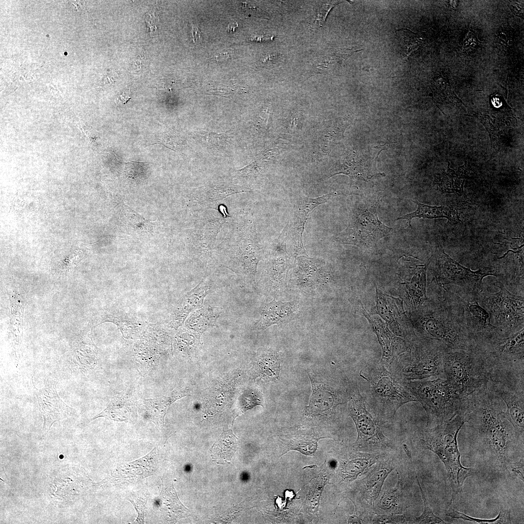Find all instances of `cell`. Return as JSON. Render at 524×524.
Returning <instances> with one entry per match:
<instances>
[{
    "label": "cell",
    "mask_w": 524,
    "mask_h": 524,
    "mask_svg": "<svg viewBox=\"0 0 524 524\" xmlns=\"http://www.w3.org/2000/svg\"><path fill=\"white\" fill-rule=\"evenodd\" d=\"M386 453H360L358 456L346 463L341 470L343 479L351 482L359 476L365 474L371 468L382 458Z\"/></svg>",
    "instance_id": "83f0119b"
},
{
    "label": "cell",
    "mask_w": 524,
    "mask_h": 524,
    "mask_svg": "<svg viewBox=\"0 0 524 524\" xmlns=\"http://www.w3.org/2000/svg\"><path fill=\"white\" fill-rule=\"evenodd\" d=\"M32 381L39 410L44 419L43 431L46 433L54 423L73 415L75 410L61 398L52 379L47 378L44 386L40 389L34 385L33 377Z\"/></svg>",
    "instance_id": "e0dca14e"
},
{
    "label": "cell",
    "mask_w": 524,
    "mask_h": 524,
    "mask_svg": "<svg viewBox=\"0 0 524 524\" xmlns=\"http://www.w3.org/2000/svg\"><path fill=\"white\" fill-rule=\"evenodd\" d=\"M131 98L130 90H126L118 96L116 99L115 102L118 105H123L127 103Z\"/></svg>",
    "instance_id": "c3c4849f"
},
{
    "label": "cell",
    "mask_w": 524,
    "mask_h": 524,
    "mask_svg": "<svg viewBox=\"0 0 524 524\" xmlns=\"http://www.w3.org/2000/svg\"><path fill=\"white\" fill-rule=\"evenodd\" d=\"M237 442L231 430L224 432L210 450L213 460L217 463H229L236 450Z\"/></svg>",
    "instance_id": "d6a6232c"
},
{
    "label": "cell",
    "mask_w": 524,
    "mask_h": 524,
    "mask_svg": "<svg viewBox=\"0 0 524 524\" xmlns=\"http://www.w3.org/2000/svg\"><path fill=\"white\" fill-rule=\"evenodd\" d=\"M238 27V24L236 21H232L228 24L227 28V31L228 33H232L234 32L235 29Z\"/></svg>",
    "instance_id": "f907efd6"
},
{
    "label": "cell",
    "mask_w": 524,
    "mask_h": 524,
    "mask_svg": "<svg viewBox=\"0 0 524 524\" xmlns=\"http://www.w3.org/2000/svg\"><path fill=\"white\" fill-rule=\"evenodd\" d=\"M464 174L462 171H454L449 169L438 179V183L441 190L447 193H457L461 194L463 190Z\"/></svg>",
    "instance_id": "74e56055"
},
{
    "label": "cell",
    "mask_w": 524,
    "mask_h": 524,
    "mask_svg": "<svg viewBox=\"0 0 524 524\" xmlns=\"http://www.w3.org/2000/svg\"><path fill=\"white\" fill-rule=\"evenodd\" d=\"M386 456L375 464L361 481L360 494L366 508L373 507L385 479L396 467L395 459Z\"/></svg>",
    "instance_id": "44dd1931"
},
{
    "label": "cell",
    "mask_w": 524,
    "mask_h": 524,
    "mask_svg": "<svg viewBox=\"0 0 524 524\" xmlns=\"http://www.w3.org/2000/svg\"><path fill=\"white\" fill-rule=\"evenodd\" d=\"M312 393L306 412L313 414H331L337 407L348 401L349 397L343 392L324 383L316 381L309 374Z\"/></svg>",
    "instance_id": "ffe728a7"
},
{
    "label": "cell",
    "mask_w": 524,
    "mask_h": 524,
    "mask_svg": "<svg viewBox=\"0 0 524 524\" xmlns=\"http://www.w3.org/2000/svg\"><path fill=\"white\" fill-rule=\"evenodd\" d=\"M465 423L464 415L459 414L446 423L426 426L416 434L418 444L436 454L443 463L452 490L451 502L461 492L465 479L475 473L474 469L464 467L460 462L457 438Z\"/></svg>",
    "instance_id": "3957f363"
},
{
    "label": "cell",
    "mask_w": 524,
    "mask_h": 524,
    "mask_svg": "<svg viewBox=\"0 0 524 524\" xmlns=\"http://www.w3.org/2000/svg\"><path fill=\"white\" fill-rule=\"evenodd\" d=\"M230 57V54L228 52H222L216 55V58L218 61H223L228 60Z\"/></svg>",
    "instance_id": "681fc988"
},
{
    "label": "cell",
    "mask_w": 524,
    "mask_h": 524,
    "mask_svg": "<svg viewBox=\"0 0 524 524\" xmlns=\"http://www.w3.org/2000/svg\"><path fill=\"white\" fill-rule=\"evenodd\" d=\"M192 35L193 42L195 43H200L202 40V36L198 27L195 25H192Z\"/></svg>",
    "instance_id": "7dc6e473"
},
{
    "label": "cell",
    "mask_w": 524,
    "mask_h": 524,
    "mask_svg": "<svg viewBox=\"0 0 524 524\" xmlns=\"http://www.w3.org/2000/svg\"><path fill=\"white\" fill-rule=\"evenodd\" d=\"M349 523L361 524L362 522L358 517L354 516L350 518Z\"/></svg>",
    "instance_id": "816d5d0a"
},
{
    "label": "cell",
    "mask_w": 524,
    "mask_h": 524,
    "mask_svg": "<svg viewBox=\"0 0 524 524\" xmlns=\"http://www.w3.org/2000/svg\"><path fill=\"white\" fill-rule=\"evenodd\" d=\"M372 524H407L409 523L405 514H375L372 517Z\"/></svg>",
    "instance_id": "b9f144b4"
},
{
    "label": "cell",
    "mask_w": 524,
    "mask_h": 524,
    "mask_svg": "<svg viewBox=\"0 0 524 524\" xmlns=\"http://www.w3.org/2000/svg\"><path fill=\"white\" fill-rule=\"evenodd\" d=\"M446 516L449 517L461 519L465 521H469L473 524H511L510 518V511L509 509L503 508L501 509L498 516L493 519H481L474 518L455 509L451 506H450L448 509L446 511Z\"/></svg>",
    "instance_id": "8d00e7d4"
},
{
    "label": "cell",
    "mask_w": 524,
    "mask_h": 524,
    "mask_svg": "<svg viewBox=\"0 0 524 524\" xmlns=\"http://www.w3.org/2000/svg\"><path fill=\"white\" fill-rule=\"evenodd\" d=\"M376 311L397 335H400L398 319L403 312L402 303L398 298L383 294L376 288Z\"/></svg>",
    "instance_id": "484cf974"
},
{
    "label": "cell",
    "mask_w": 524,
    "mask_h": 524,
    "mask_svg": "<svg viewBox=\"0 0 524 524\" xmlns=\"http://www.w3.org/2000/svg\"><path fill=\"white\" fill-rule=\"evenodd\" d=\"M365 382L368 406L379 422L393 423L403 405L416 398L380 362L370 364L360 372Z\"/></svg>",
    "instance_id": "277c9868"
},
{
    "label": "cell",
    "mask_w": 524,
    "mask_h": 524,
    "mask_svg": "<svg viewBox=\"0 0 524 524\" xmlns=\"http://www.w3.org/2000/svg\"><path fill=\"white\" fill-rule=\"evenodd\" d=\"M524 464L523 457L517 461L510 460L506 464L505 471H507L512 477L518 478L524 482Z\"/></svg>",
    "instance_id": "ee69618b"
},
{
    "label": "cell",
    "mask_w": 524,
    "mask_h": 524,
    "mask_svg": "<svg viewBox=\"0 0 524 524\" xmlns=\"http://www.w3.org/2000/svg\"><path fill=\"white\" fill-rule=\"evenodd\" d=\"M255 372L263 378L275 380L279 379L280 357L276 351L267 350L259 355L255 364Z\"/></svg>",
    "instance_id": "836d02e7"
},
{
    "label": "cell",
    "mask_w": 524,
    "mask_h": 524,
    "mask_svg": "<svg viewBox=\"0 0 524 524\" xmlns=\"http://www.w3.org/2000/svg\"><path fill=\"white\" fill-rule=\"evenodd\" d=\"M261 169V165L257 161H254L243 168L238 170L237 173L240 176L250 177L259 173Z\"/></svg>",
    "instance_id": "f6af8a7d"
},
{
    "label": "cell",
    "mask_w": 524,
    "mask_h": 524,
    "mask_svg": "<svg viewBox=\"0 0 524 524\" xmlns=\"http://www.w3.org/2000/svg\"><path fill=\"white\" fill-rule=\"evenodd\" d=\"M418 484L419 487L420 491L421 492L422 497L424 501V509L422 514L418 517L415 518V519L411 521V523L413 524H447L441 518L437 516L433 512L432 509L429 507L427 502L426 501V496L424 492L421 487L420 484V482L418 478L416 475Z\"/></svg>",
    "instance_id": "f35d334b"
},
{
    "label": "cell",
    "mask_w": 524,
    "mask_h": 524,
    "mask_svg": "<svg viewBox=\"0 0 524 524\" xmlns=\"http://www.w3.org/2000/svg\"><path fill=\"white\" fill-rule=\"evenodd\" d=\"M344 174L357 179L367 181L375 175L371 171L370 164L366 159H354L345 161L331 175Z\"/></svg>",
    "instance_id": "e575fe53"
},
{
    "label": "cell",
    "mask_w": 524,
    "mask_h": 524,
    "mask_svg": "<svg viewBox=\"0 0 524 524\" xmlns=\"http://www.w3.org/2000/svg\"><path fill=\"white\" fill-rule=\"evenodd\" d=\"M427 266H419L408 285L409 295L415 306L422 305L425 301L426 296V272Z\"/></svg>",
    "instance_id": "d590c367"
},
{
    "label": "cell",
    "mask_w": 524,
    "mask_h": 524,
    "mask_svg": "<svg viewBox=\"0 0 524 524\" xmlns=\"http://www.w3.org/2000/svg\"><path fill=\"white\" fill-rule=\"evenodd\" d=\"M446 349L437 343L417 337L409 348L398 356L388 369L400 381L431 377L445 378L444 357Z\"/></svg>",
    "instance_id": "ba28073f"
},
{
    "label": "cell",
    "mask_w": 524,
    "mask_h": 524,
    "mask_svg": "<svg viewBox=\"0 0 524 524\" xmlns=\"http://www.w3.org/2000/svg\"><path fill=\"white\" fill-rule=\"evenodd\" d=\"M232 227V241H224L216 249L221 264L245 281L252 282L262 259L255 225L252 217H240Z\"/></svg>",
    "instance_id": "5b68a950"
},
{
    "label": "cell",
    "mask_w": 524,
    "mask_h": 524,
    "mask_svg": "<svg viewBox=\"0 0 524 524\" xmlns=\"http://www.w3.org/2000/svg\"><path fill=\"white\" fill-rule=\"evenodd\" d=\"M125 216L130 226L133 228H138L141 229H142V225L146 227H150L151 222L147 220L127 205H125Z\"/></svg>",
    "instance_id": "7bdbcfd3"
},
{
    "label": "cell",
    "mask_w": 524,
    "mask_h": 524,
    "mask_svg": "<svg viewBox=\"0 0 524 524\" xmlns=\"http://www.w3.org/2000/svg\"><path fill=\"white\" fill-rule=\"evenodd\" d=\"M461 291L456 294L465 328L475 345H479L498 336L504 335L491 324L489 313L479 303V293H467L462 290Z\"/></svg>",
    "instance_id": "9a60e30c"
},
{
    "label": "cell",
    "mask_w": 524,
    "mask_h": 524,
    "mask_svg": "<svg viewBox=\"0 0 524 524\" xmlns=\"http://www.w3.org/2000/svg\"><path fill=\"white\" fill-rule=\"evenodd\" d=\"M161 491L155 498V504L167 521H174L185 516L186 508L179 501L171 480L163 478Z\"/></svg>",
    "instance_id": "cb8c5ba5"
},
{
    "label": "cell",
    "mask_w": 524,
    "mask_h": 524,
    "mask_svg": "<svg viewBox=\"0 0 524 524\" xmlns=\"http://www.w3.org/2000/svg\"><path fill=\"white\" fill-rule=\"evenodd\" d=\"M396 485L385 491L377 504V508L385 514H401L406 508L404 482L398 474Z\"/></svg>",
    "instance_id": "f546056e"
},
{
    "label": "cell",
    "mask_w": 524,
    "mask_h": 524,
    "mask_svg": "<svg viewBox=\"0 0 524 524\" xmlns=\"http://www.w3.org/2000/svg\"><path fill=\"white\" fill-rule=\"evenodd\" d=\"M436 259L435 276L438 284L443 288L446 285L455 284L464 292L478 294L483 290L482 280L485 277H498L497 271L491 267L473 271L464 266L446 254L441 246L437 248Z\"/></svg>",
    "instance_id": "8fae6325"
},
{
    "label": "cell",
    "mask_w": 524,
    "mask_h": 524,
    "mask_svg": "<svg viewBox=\"0 0 524 524\" xmlns=\"http://www.w3.org/2000/svg\"><path fill=\"white\" fill-rule=\"evenodd\" d=\"M211 283L204 280L184 297L182 302L178 306L176 317L178 324L182 322L191 311L202 307L204 298L209 293Z\"/></svg>",
    "instance_id": "4dcf8cb0"
},
{
    "label": "cell",
    "mask_w": 524,
    "mask_h": 524,
    "mask_svg": "<svg viewBox=\"0 0 524 524\" xmlns=\"http://www.w3.org/2000/svg\"><path fill=\"white\" fill-rule=\"evenodd\" d=\"M281 55L279 53L272 52L265 55L262 59L263 64H275L278 61Z\"/></svg>",
    "instance_id": "bcb514c9"
},
{
    "label": "cell",
    "mask_w": 524,
    "mask_h": 524,
    "mask_svg": "<svg viewBox=\"0 0 524 524\" xmlns=\"http://www.w3.org/2000/svg\"><path fill=\"white\" fill-rule=\"evenodd\" d=\"M484 355L494 371L524 368V328L508 335L493 337L475 346Z\"/></svg>",
    "instance_id": "4fadbf2b"
},
{
    "label": "cell",
    "mask_w": 524,
    "mask_h": 524,
    "mask_svg": "<svg viewBox=\"0 0 524 524\" xmlns=\"http://www.w3.org/2000/svg\"><path fill=\"white\" fill-rule=\"evenodd\" d=\"M157 462L155 447L144 457L136 460L121 465L117 472L118 477L131 479H143L153 475Z\"/></svg>",
    "instance_id": "4316f807"
},
{
    "label": "cell",
    "mask_w": 524,
    "mask_h": 524,
    "mask_svg": "<svg viewBox=\"0 0 524 524\" xmlns=\"http://www.w3.org/2000/svg\"><path fill=\"white\" fill-rule=\"evenodd\" d=\"M128 500L134 506L137 512V517L134 521L135 523L143 524L144 523V514L146 509L147 495L145 492L139 491L132 495Z\"/></svg>",
    "instance_id": "60d3db41"
},
{
    "label": "cell",
    "mask_w": 524,
    "mask_h": 524,
    "mask_svg": "<svg viewBox=\"0 0 524 524\" xmlns=\"http://www.w3.org/2000/svg\"><path fill=\"white\" fill-rule=\"evenodd\" d=\"M362 50L352 49L336 48L326 50L314 59L311 65L308 76L329 73L344 66L345 61L354 52Z\"/></svg>",
    "instance_id": "603a6c76"
},
{
    "label": "cell",
    "mask_w": 524,
    "mask_h": 524,
    "mask_svg": "<svg viewBox=\"0 0 524 524\" xmlns=\"http://www.w3.org/2000/svg\"><path fill=\"white\" fill-rule=\"evenodd\" d=\"M493 372L491 365L475 346L468 349L445 351V378L464 396L487 388Z\"/></svg>",
    "instance_id": "52a82bcc"
},
{
    "label": "cell",
    "mask_w": 524,
    "mask_h": 524,
    "mask_svg": "<svg viewBox=\"0 0 524 524\" xmlns=\"http://www.w3.org/2000/svg\"><path fill=\"white\" fill-rule=\"evenodd\" d=\"M362 313L371 324L382 349L380 362L388 369L392 363L410 347L412 341H407L393 334L377 317H371L363 308Z\"/></svg>",
    "instance_id": "d6986e66"
},
{
    "label": "cell",
    "mask_w": 524,
    "mask_h": 524,
    "mask_svg": "<svg viewBox=\"0 0 524 524\" xmlns=\"http://www.w3.org/2000/svg\"><path fill=\"white\" fill-rule=\"evenodd\" d=\"M417 205V210L410 213L398 217L396 220L406 219L408 226L411 228V222L414 218L424 219H435L445 218L453 221L458 220V213L454 209L444 205L437 206L423 204L417 200H412Z\"/></svg>",
    "instance_id": "f1b7e54d"
},
{
    "label": "cell",
    "mask_w": 524,
    "mask_h": 524,
    "mask_svg": "<svg viewBox=\"0 0 524 524\" xmlns=\"http://www.w3.org/2000/svg\"><path fill=\"white\" fill-rule=\"evenodd\" d=\"M400 382L425 410L427 427L442 424L464 414L467 396L459 393L446 378Z\"/></svg>",
    "instance_id": "8992f818"
},
{
    "label": "cell",
    "mask_w": 524,
    "mask_h": 524,
    "mask_svg": "<svg viewBox=\"0 0 524 524\" xmlns=\"http://www.w3.org/2000/svg\"><path fill=\"white\" fill-rule=\"evenodd\" d=\"M439 303L422 309L416 328L420 339L437 343L447 349H468L475 346L463 320L456 293L445 288Z\"/></svg>",
    "instance_id": "7a4b0ae2"
},
{
    "label": "cell",
    "mask_w": 524,
    "mask_h": 524,
    "mask_svg": "<svg viewBox=\"0 0 524 524\" xmlns=\"http://www.w3.org/2000/svg\"><path fill=\"white\" fill-rule=\"evenodd\" d=\"M504 403L488 387L467 397L464 415L466 423L475 432L491 458L505 471L510 460L514 441H519L512 425L501 414Z\"/></svg>",
    "instance_id": "6da1fadb"
},
{
    "label": "cell",
    "mask_w": 524,
    "mask_h": 524,
    "mask_svg": "<svg viewBox=\"0 0 524 524\" xmlns=\"http://www.w3.org/2000/svg\"><path fill=\"white\" fill-rule=\"evenodd\" d=\"M348 411L356 425L358 437L353 447L358 451L385 453L393 451L395 446L383 433L379 421L366 408L357 387H352L349 394Z\"/></svg>",
    "instance_id": "30bf717a"
},
{
    "label": "cell",
    "mask_w": 524,
    "mask_h": 524,
    "mask_svg": "<svg viewBox=\"0 0 524 524\" xmlns=\"http://www.w3.org/2000/svg\"><path fill=\"white\" fill-rule=\"evenodd\" d=\"M290 256L286 248V229L284 227L274 245L270 257L265 262L259 283L266 292L276 290L284 281L289 269Z\"/></svg>",
    "instance_id": "ac0fdd59"
},
{
    "label": "cell",
    "mask_w": 524,
    "mask_h": 524,
    "mask_svg": "<svg viewBox=\"0 0 524 524\" xmlns=\"http://www.w3.org/2000/svg\"><path fill=\"white\" fill-rule=\"evenodd\" d=\"M487 387L506 405L507 410L501 412L502 417L513 426L519 440L524 441V377L516 381L508 377L505 372L493 374Z\"/></svg>",
    "instance_id": "7c38bea8"
},
{
    "label": "cell",
    "mask_w": 524,
    "mask_h": 524,
    "mask_svg": "<svg viewBox=\"0 0 524 524\" xmlns=\"http://www.w3.org/2000/svg\"><path fill=\"white\" fill-rule=\"evenodd\" d=\"M393 230L379 220L375 211L368 208L355 213L348 226L336 235L335 240L341 244L368 247L376 245Z\"/></svg>",
    "instance_id": "5bb4252c"
},
{
    "label": "cell",
    "mask_w": 524,
    "mask_h": 524,
    "mask_svg": "<svg viewBox=\"0 0 524 524\" xmlns=\"http://www.w3.org/2000/svg\"><path fill=\"white\" fill-rule=\"evenodd\" d=\"M341 194L332 192L315 198L300 196L295 201L286 227V248L290 257L308 256L304 248L303 234L307 220L311 212L318 205L332 197Z\"/></svg>",
    "instance_id": "2e32d148"
},
{
    "label": "cell",
    "mask_w": 524,
    "mask_h": 524,
    "mask_svg": "<svg viewBox=\"0 0 524 524\" xmlns=\"http://www.w3.org/2000/svg\"><path fill=\"white\" fill-rule=\"evenodd\" d=\"M299 306L295 301L282 302L273 300L262 308L260 317L255 326L265 329L273 325L286 324L297 316Z\"/></svg>",
    "instance_id": "7402d4cb"
},
{
    "label": "cell",
    "mask_w": 524,
    "mask_h": 524,
    "mask_svg": "<svg viewBox=\"0 0 524 524\" xmlns=\"http://www.w3.org/2000/svg\"><path fill=\"white\" fill-rule=\"evenodd\" d=\"M187 395L186 391L175 389L168 395L142 400L139 402L138 405L146 412L150 421L163 426L164 417L169 406L176 400Z\"/></svg>",
    "instance_id": "d4e9b609"
},
{
    "label": "cell",
    "mask_w": 524,
    "mask_h": 524,
    "mask_svg": "<svg viewBox=\"0 0 524 524\" xmlns=\"http://www.w3.org/2000/svg\"><path fill=\"white\" fill-rule=\"evenodd\" d=\"M342 2L341 1H324L319 2L315 8L313 17V23L315 26L318 28L322 27L331 9Z\"/></svg>",
    "instance_id": "ab89813d"
},
{
    "label": "cell",
    "mask_w": 524,
    "mask_h": 524,
    "mask_svg": "<svg viewBox=\"0 0 524 524\" xmlns=\"http://www.w3.org/2000/svg\"><path fill=\"white\" fill-rule=\"evenodd\" d=\"M134 409L131 401L126 397H115L111 400L102 412L91 419L89 421L99 417H104L116 421L131 420L134 414Z\"/></svg>",
    "instance_id": "1f68e13d"
},
{
    "label": "cell",
    "mask_w": 524,
    "mask_h": 524,
    "mask_svg": "<svg viewBox=\"0 0 524 524\" xmlns=\"http://www.w3.org/2000/svg\"><path fill=\"white\" fill-rule=\"evenodd\" d=\"M499 291H481L478 302L489 313L492 325L504 335H508L524 328V295L513 294L500 281L495 283Z\"/></svg>",
    "instance_id": "9c48e42d"
}]
</instances>
